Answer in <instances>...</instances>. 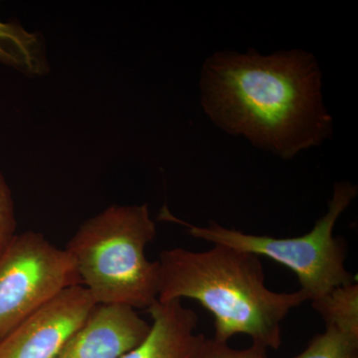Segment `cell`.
<instances>
[{"label": "cell", "mask_w": 358, "mask_h": 358, "mask_svg": "<svg viewBox=\"0 0 358 358\" xmlns=\"http://www.w3.org/2000/svg\"><path fill=\"white\" fill-rule=\"evenodd\" d=\"M96 306L82 285L64 289L0 339V358H57Z\"/></svg>", "instance_id": "8992f818"}, {"label": "cell", "mask_w": 358, "mask_h": 358, "mask_svg": "<svg viewBox=\"0 0 358 358\" xmlns=\"http://www.w3.org/2000/svg\"><path fill=\"white\" fill-rule=\"evenodd\" d=\"M77 285L81 279L67 250L34 231L15 234L0 253V339Z\"/></svg>", "instance_id": "5b68a950"}, {"label": "cell", "mask_w": 358, "mask_h": 358, "mask_svg": "<svg viewBox=\"0 0 358 358\" xmlns=\"http://www.w3.org/2000/svg\"><path fill=\"white\" fill-rule=\"evenodd\" d=\"M200 358H268V348L252 343L244 350H235L228 343L206 338Z\"/></svg>", "instance_id": "4fadbf2b"}, {"label": "cell", "mask_w": 358, "mask_h": 358, "mask_svg": "<svg viewBox=\"0 0 358 358\" xmlns=\"http://www.w3.org/2000/svg\"><path fill=\"white\" fill-rule=\"evenodd\" d=\"M150 327L133 308L98 305L57 358H121L143 343Z\"/></svg>", "instance_id": "52a82bcc"}, {"label": "cell", "mask_w": 358, "mask_h": 358, "mask_svg": "<svg viewBox=\"0 0 358 358\" xmlns=\"http://www.w3.org/2000/svg\"><path fill=\"white\" fill-rule=\"evenodd\" d=\"M155 235L147 203L112 205L80 226L66 250L96 305L138 310L157 301L159 264L145 256Z\"/></svg>", "instance_id": "3957f363"}, {"label": "cell", "mask_w": 358, "mask_h": 358, "mask_svg": "<svg viewBox=\"0 0 358 358\" xmlns=\"http://www.w3.org/2000/svg\"><path fill=\"white\" fill-rule=\"evenodd\" d=\"M17 221L10 188L0 173V253L15 236Z\"/></svg>", "instance_id": "7c38bea8"}, {"label": "cell", "mask_w": 358, "mask_h": 358, "mask_svg": "<svg viewBox=\"0 0 358 358\" xmlns=\"http://www.w3.org/2000/svg\"><path fill=\"white\" fill-rule=\"evenodd\" d=\"M200 95L217 128L282 159L320 147L333 134L319 63L301 49L215 52L202 66Z\"/></svg>", "instance_id": "6da1fadb"}, {"label": "cell", "mask_w": 358, "mask_h": 358, "mask_svg": "<svg viewBox=\"0 0 358 358\" xmlns=\"http://www.w3.org/2000/svg\"><path fill=\"white\" fill-rule=\"evenodd\" d=\"M152 327L143 343L121 358H200L206 338L196 333L199 317L182 301L160 303L148 308Z\"/></svg>", "instance_id": "ba28073f"}, {"label": "cell", "mask_w": 358, "mask_h": 358, "mask_svg": "<svg viewBox=\"0 0 358 358\" xmlns=\"http://www.w3.org/2000/svg\"><path fill=\"white\" fill-rule=\"evenodd\" d=\"M0 63L30 75L47 70L39 36L16 22L0 21Z\"/></svg>", "instance_id": "9c48e42d"}, {"label": "cell", "mask_w": 358, "mask_h": 358, "mask_svg": "<svg viewBox=\"0 0 358 358\" xmlns=\"http://www.w3.org/2000/svg\"><path fill=\"white\" fill-rule=\"evenodd\" d=\"M293 358H358V336L343 333L334 327H326L308 348Z\"/></svg>", "instance_id": "8fae6325"}, {"label": "cell", "mask_w": 358, "mask_h": 358, "mask_svg": "<svg viewBox=\"0 0 358 358\" xmlns=\"http://www.w3.org/2000/svg\"><path fill=\"white\" fill-rule=\"evenodd\" d=\"M326 327L358 336V284L343 285L312 301Z\"/></svg>", "instance_id": "30bf717a"}, {"label": "cell", "mask_w": 358, "mask_h": 358, "mask_svg": "<svg viewBox=\"0 0 358 358\" xmlns=\"http://www.w3.org/2000/svg\"><path fill=\"white\" fill-rule=\"evenodd\" d=\"M157 264V301H199L213 315V339L219 343L246 334L252 343L278 350L282 320L310 301L301 289L277 293L268 289L260 257L224 245L206 251L164 250Z\"/></svg>", "instance_id": "7a4b0ae2"}, {"label": "cell", "mask_w": 358, "mask_h": 358, "mask_svg": "<svg viewBox=\"0 0 358 358\" xmlns=\"http://www.w3.org/2000/svg\"><path fill=\"white\" fill-rule=\"evenodd\" d=\"M357 194V186L350 181L336 182L327 213L317 221L310 232L298 237L246 234L212 220L208 225L200 227L176 218L166 208L162 209L159 217L181 224L197 239L242 250L258 257H267L282 264L296 275L300 289L312 301L338 287L357 282V278L346 270L345 242L334 235L336 223Z\"/></svg>", "instance_id": "277c9868"}]
</instances>
